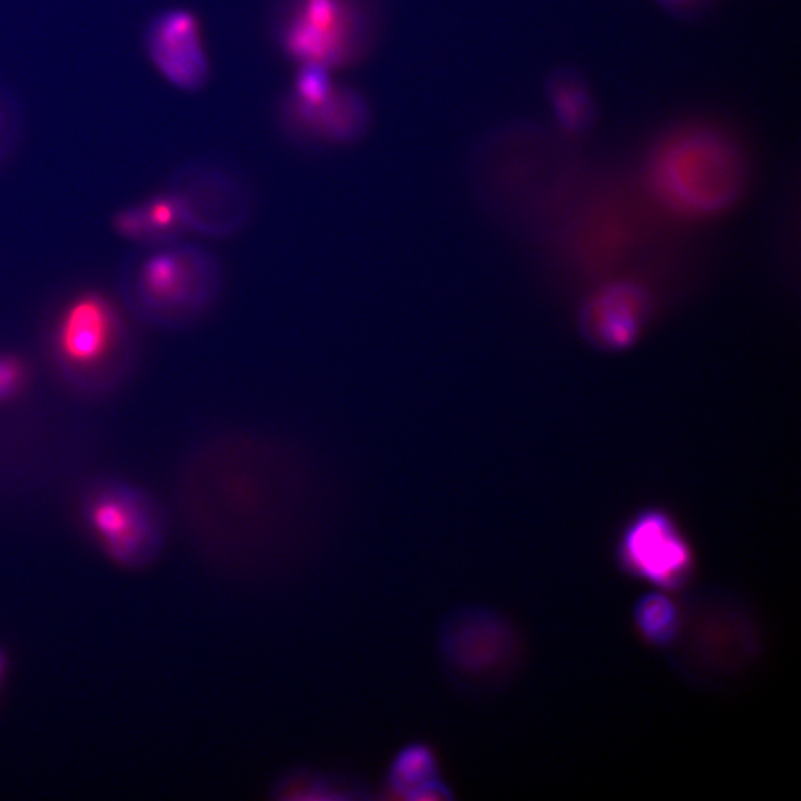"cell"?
<instances>
[{
	"instance_id": "2e32d148",
	"label": "cell",
	"mask_w": 801,
	"mask_h": 801,
	"mask_svg": "<svg viewBox=\"0 0 801 801\" xmlns=\"http://www.w3.org/2000/svg\"><path fill=\"white\" fill-rule=\"evenodd\" d=\"M659 4L674 10H686L694 8L701 0H655Z\"/></svg>"
},
{
	"instance_id": "52a82bcc",
	"label": "cell",
	"mask_w": 801,
	"mask_h": 801,
	"mask_svg": "<svg viewBox=\"0 0 801 801\" xmlns=\"http://www.w3.org/2000/svg\"><path fill=\"white\" fill-rule=\"evenodd\" d=\"M619 557L633 576L665 590L681 587L693 568L690 545L668 514L649 510L624 530Z\"/></svg>"
},
{
	"instance_id": "9c48e42d",
	"label": "cell",
	"mask_w": 801,
	"mask_h": 801,
	"mask_svg": "<svg viewBox=\"0 0 801 801\" xmlns=\"http://www.w3.org/2000/svg\"><path fill=\"white\" fill-rule=\"evenodd\" d=\"M181 202L189 231L224 236L247 220L250 202L244 185L209 166H194L170 188Z\"/></svg>"
},
{
	"instance_id": "4fadbf2b",
	"label": "cell",
	"mask_w": 801,
	"mask_h": 801,
	"mask_svg": "<svg viewBox=\"0 0 801 801\" xmlns=\"http://www.w3.org/2000/svg\"><path fill=\"white\" fill-rule=\"evenodd\" d=\"M556 108L562 123L573 131L585 129L593 116V105L587 90L578 82L558 87Z\"/></svg>"
},
{
	"instance_id": "ba28073f",
	"label": "cell",
	"mask_w": 801,
	"mask_h": 801,
	"mask_svg": "<svg viewBox=\"0 0 801 801\" xmlns=\"http://www.w3.org/2000/svg\"><path fill=\"white\" fill-rule=\"evenodd\" d=\"M149 61L177 89L195 92L206 85L210 62L199 19L184 8L158 12L144 33Z\"/></svg>"
},
{
	"instance_id": "9a60e30c",
	"label": "cell",
	"mask_w": 801,
	"mask_h": 801,
	"mask_svg": "<svg viewBox=\"0 0 801 801\" xmlns=\"http://www.w3.org/2000/svg\"><path fill=\"white\" fill-rule=\"evenodd\" d=\"M23 376L24 366L17 356L0 354V402L19 388Z\"/></svg>"
},
{
	"instance_id": "30bf717a",
	"label": "cell",
	"mask_w": 801,
	"mask_h": 801,
	"mask_svg": "<svg viewBox=\"0 0 801 801\" xmlns=\"http://www.w3.org/2000/svg\"><path fill=\"white\" fill-rule=\"evenodd\" d=\"M653 312L650 291L631 279H614L599 286L586 299L581 324L587 338L607 349L632 345Z\"/></svg>"
},
{
	"instance_id": "3957f363",
	"label": "cell",
	"mask_w": 801,
	"mask_h": 801,
	"mask_svg": "<svg viewBox=\"0 0 801 801\" xmlns=\"http://www.w3.org/2000/svg\"><path fill=\"white\" fill-rule=\"evenodd\" d=\"M53 359L75 386L101 390L115 384L132 357V340L118 305L96 289L70 297L51 332Z\"/></svg>"
},
{
	"instance_id": "6da1fadb",
	"label": "cell",
	"mask_w": 801,
	"mask_h": 801,
	"mask_svg": "<svg viewBox=\"0 0 801 801\" xmlns=\"http://www.w3.org/2000/svg\"><path fill=\"white\" fill-rule=\"evenodd\" d=\"M746 178L738 141L705 123L682 126L663 136L645 165L650 194L666 211L685 219L728 210L742 195Z\"/></svg>"
},
{
	"instance_id": "8fae6325",
	"label": "cell",
	"mask_w": 801,
	"mask_h": 801,
	"mask_svg": "<svg viewBox=\"0 0 801 801\" xmlns=\"http://www.w3.org/2000/svg\"><path fill=\"white\" fill-rule=\"evenodd\" d=\"M634 616L639 631L652 643H668L676 633V606L661 593H649L642 596L635 606Z\"/></svg>"
},
{
	"instance_id": "5bb4252c",
	"label": "cell",
	"mask_w": 801,
	"mask_h": 801,
	"mask_svg": "<svg viewBox=\"0 0 801 801\" xmlns=\"http://www.w3.org/2000/svg\"><path fill=\"white\" fill-rule=\"evenodd\" d=\"M20 132V115L14 101L0 90V162L14 148Z\"/></svg>"
},
{
	"instance_id": "8992f818",
	"label": "cell",
	"mask_w": 801,
	"mask_h": 801,
	"mask_svg": "<svg viewBox=\"0 0 801 801\" xmlns=\"http://www.w3.org/2000/svg\"><path fill=\"white\" fill-rule=\"evenodd\" d=\"M328 69L298 66L279 98L276 118L283 134L304 146H325L354 139L364 123L359 97L339 86Z\"/></svg>"
},
{
	"instance_id": "7a4b0ae2",
	"label": "cell",
	"mask_w": 801,
	"mask_h": 801,
	"mask_svg": "<svg viewBox=\"0 0 801 801\" xmlns=\"http://www.w3.org/2000/svg\"><path fill=\"white\" fill-rule=\"evenodd\" d=\"M222 286V269L206 248L181 239L147 247L125 276L123 290L142 320L184 328L205 316Z\"/></svg>"
},
{
	"instance_id": "277c9868",
	"label": "cell",
	"mask_w": 801,
	"mask_h": 801,
	"mask_svg": "<svg viewBox=\"0 0 801 801\" xmlns=\"http://www.w3.org/2000/svg\"><path fill=\"white\" fill-rule=\"evenodd\" d=\"M268 30L279 53L295 67L334 71L363 55L368 21L364 0H275Z\"/></svg>"
},
{
	"instance_id": "7c38bea8",
	"label": "cell",
	"mask_w": 801,
	"mask_h": 801,
	"mask_svg": "<svg viewBox=\"0 0 801 801\" xmlns=\"http://www.w3.org/2000/svg\"><path fill=\"white\" fill-rule=\"evenodd\" d=\"M434 759L425 748H409L402 752L393 767V781L402 792L413 794L429 783Z\"/></svg>"
},
{
	"instance_id": "e0dca14e",
	"label": "cell",
	"mask_w": 801,
	"mask_h": 801,
	"mask_svg": "<svg viewBox=\"0 0 801 801\" xmlns=\"http://www.w3.org/2000/svg\"><path fill=\"white\" fill-rule=\"evenodd\" d=\"M8 674V661L4 652L0 649V696L2 694Z\"/></svg>"
},
{
	"instance_id": "5b68a950",
	"label": "cell",
	"mask_w": 801,
	"mask_h": 801,
	"mask_svg": "<svg viewBox=\"0 0 801 801\" xmlns=\"http://www.w3.org/2000/svg\"><path fill=\"white\" fill-rule=\"evenodd\" d=\"M82 518L107 557L126 567L151 561L165 536V518L144 491L119 481L93 485L82 502Z\"/></svg>"
}]
</instances>
